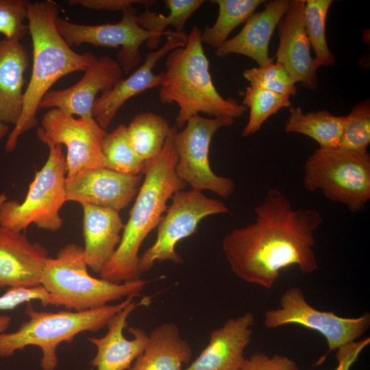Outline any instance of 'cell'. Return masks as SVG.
I'll use <instances>...</instances> for the list:
<instances>
[{"mask_svg": "<svg viewBox=\"0 0 370 370\" xmlns=\"http://www.w3.org/2000/svg\"><path fill=\"white\" fill-rule=\"evenodd\" d=\"M254 223L226 234L222 247L232 271L241 280L271 288L280 272L297 265L304 274L318 269L314 232L323 223L312 208L295 209L280 190H268L254 208Z\"/></svg>", "mask_w": 370, "mask_h": 370, "instance_id": "1", "label": "cell"}, {"mask_svg": "<svg viewBox=\"0 0 370 370\" xmlns=\"http://www.w3.org/2000/svg\"><path fill=\"white\" fill-rule=\"evenodd\" d=\"M59 12V5L53 0L27 2L28 32L33 45L32 71L24 92L22 113L5 143L8 152L15 149L23 133L38 125V105L51 87L65 75L85 71L97 59L92 53L75 52L66 43L56 25Z\"/></svg>", "mask_w": 370, "mask_h": 370, "instance_id": "2", "label": "cell"}, {"mask_svg": "<svg viewBox=\"0 0 370 370\" xmlns=\"http://www.w3.org/2000/svg\"><path fill=\"white\" fill-rule=\"evenodd\" d=\"M177 162V154L171 136L166 139L161 152L145 162V178L125 224L120 243L101 271V278L115 283L141 278L140 247L151 231L158 225L167 210L169 199L186 186L176 174Z\"/></svg>", "mask_w": 370, "mask_h": 370, "instance_id": "3", "label": "cell"}, {"mask_svg": "<svg viewBox=\"0 0 370 370\" xmlns=\"http://www.w3.org/2000/svg\"><path fill=\"white\" fill-rule=\"evenodd\" d=\"M201 34V29L194 25L185 45L170 51L165 61L159 98L162 103L177 105L178 128L184 127L189 119L201 112L214 118L234 119L247 109L232 98H224L215 88Z\"/></svg>", "mask_w": 370, "mask_h": 370, "instance_id": "4", "label": "cell"}, {"mask_svg": "<svg viewBox=\"0 0 370 370\" xmlns=\"http://www.w3.org/2000/svg\"><path fill=\"white\" fill-rule=\"evenodd\" d=\"M148 282L140 278L115 283L91 276L84 249L74 243L66 245L55 258L46 260L40 278V284L49 294V305L78 312L103 307L123 297H136Z\"/></svg>", "mask_w": 370, "mask_h": 370, "instance_id": "5", "label": "cell"}, {"mask_svg": "<svg viewBox=\"0 0 370 370\" xmlns=\"http://www.w3.org/2000/svg\"><path fill=\"white\" fill-rule=\"evenodd\" d=\"M134 297L130 296L116 304L79 312L38 311L28 303L25 313L29 320L16 332L0 333V357H10L27 346H38L42 352L41 369L54 370L58 365L56 350L60 343L72 342L81 332H97L103 328Z\"/></svg>", "mask_w": 370, "mask_h": 370, "instance_id": "6", "label": "cell"}, {"mask_svg": "<svg viewBox=\"0 0 370 370\" xmlns=\"http://www.w3.org/2000/svg\"><path fill=\"white\" fill-rule=\"evenodd\" d=\"M44 166L35 174L23 202L7 198L0 204V225L22 232L31 225L52 232L63 223L60 210L66 201V156L62 146L50 142Z\"/></svg>", "mask_w": 370, "mask_h": 370, "instance_id": "7", "label": "cell"}, {"mask_svg": "<svg viewBox=\"0 0 370 370\" xmlns=\"http://www.w3.org/2000/svg\"><path fill=\"white\" fill-rule=\"evenodd\" d=\"M303 184L329 200L361 211L370 199V155L336 149H316L304 164Z\"/></svg>", "mask_w": 370, "mask_h": 370, "instance_id": "8", "label": "cell"}, {"mask_svg": "<svg viewBox=\"0 0 370 370\" xmlns=\"http://www.w3.org/2000/svg\"><path fill=\"white\" fill-rule=\"evenodd\" d=\"M231 118H205L199 114L188 120L184 127L172 135L177 154L175 172L178 177L191 189L208 190L223 198H228L235 189L230 177L215 174L209 161L211 140L219 129L232 125Z\"/></svg>", "mask_w": 370, "mask_h": 370, "instance_id": "9", "label": "cell"}, {"mask_svg": "<svg viewBox=\"0 0 370 370\" xmlns=\"http://www.w3.org/2000/svg\"><path fill=\"white\" fill-rule=\"evenodd\" d=\"M171 198V204L157 226L155 242L140 257L139 270L142 275L149 271L156 262L181 263L182 257L175 250L177 243L193 234L204 218L229 213L224 203L206 197L201 191L181 190Z\"/></svg>", "mask_w": 370, "mask_h": 370, "instance_id": "10", "label": "cell"}, {"mask_svg": "<svg viewBox=\"0 0 370 370\" xmlns=\"http://www.w3.org/2000/svg\"><path fill=\"white\" fill-rule=\"evenodd\" d=\"M120 21L115 23L86 25L72 23L60 18L56 19V25L62 37L71 47L82 44L95 47L118 48L116 61L123 71L127 74L141 61L140 48L145 42L149 49L155 50L162 36H168L172 29L166 34L150 32L141 27L137 22V10L131 5L124 10Z\"/></svg>", "mask_w": 370, "mask_h": 370, "instance_id": "11", "label": "cell"}, {"mask_svg": "<svg viewBox=\"0 0 370 370\" xmlns=\"http://www.w3.org/2000/svg\"><path fill=\"white\" fill-rule=\"evenodd\" d=\"M280 308L265 312L264 325L269 329L296 324L314 330L326 340L328 351L317 362L339 347L360 338L370 326L369 313L356 318H345L333 312L315 309L306 301L303 291L291 287L282 295Z\"/></svg>", "mask_w": 370, "mask_h": 370, "instance_id": "12", "label": "cell"}, {"mask_svg": "<svg viewBox=\"0 0 370 370\" xmlns=\"http://www.w3.org/2000/svg\"><path fill=\"white\" fill-rule=\"evenodd\" d=\"M106 133L93 117L75 118L67 112L51 108L43 115L37 136L43 143L66 147L69 179L86 170L106 167L101 148Z\"/></svg>", "mask_w": 370, "mask_h": 370, "instance_id": "13", "label": "cell"}, {"mask_svg": "<svg viewBox=\"0 0 370 370\" xmlns=\"http://www.w3.org/2000/svg\"><path fill=\"white\" fill-rule=\"evenodd\" d=\"M141 184L140 175L122 173L106 167L89 169L66 178V201L120 212L133 200Z\"/></svg>", "mask_w": 370, "mask_h": 370, "instance_id": "14", "label": "cell"}, {"mask_svg": "<svg viewBox=\"0 0 370 370\" xmlns=\"http://www.w3.org/2000/svg\"><path fill=\"white\" fill-rule=\"evenodd\" d=\"M162 47L145 56L143 64L128 77L121 79L110 90L101 94L95 101L92 116L106 130L117 112L130 98L156 86L162 82V72L153 70L158 62L172 50L185 45L188 35L184 32L172 31Z\"/></svg>", "mask_w": 370, "mask_h": 370, "instance_id": "15", "label": "cell"}, {"mask_svg": "<svg viewBox=\"0 0 370 370\" xmlns=\"http://www.w3.org/2000/svg\"><path fill=\"white\" fill-rule=\"evenodd\" d=\"M123 73L116 60L107 56L97 58L77 83L65 89L49 90L38 110L58 108L79 117L92 118L97 95L110 90Z\"/></svg>", "mask_w": 370, "mask_h": 370, "instance_id": "16", "label": "cell"}, {"mask_svg": "<svg viewBox=\"0 0 370 370\" xmlns=\"http://www.w3.org/2000/svg\"><path fill=\"white\" fill-rule=\"evenodd\" d=\"M305 0H291L288 10L279 22V45L276 62L282 64L295 83L314 90L318 87L317 71L319 68L310 54L304 21Z\"/></svg>", "mask_w": 370, "mask_h": 370, "instance_id": "17", "label": "cell"}, {"mask_svg": "<svg viewBox=\"0 0 370 370\" xmlns=\"http://www.w3.org/2000/svg\"><path fill=\"white\" fill-rule=\"evenodd\" d=\"M5 199V195H0V204ZM48 258V251L42 245L32 243L21 232L0 225V288L40 285Z\"/></svg>", "mask_w": 370, "mask_h": 370, "instance_id": "18", "label": "cell"}, {"mask_svg": "<svg viewBox=\"0 0 370 370\" xmlns=\"http://www.w3.org/2000/svg\"><path fill=\"white\" fill-rule=\"evenodd\" d=\"M149 297L136 303L134 300L114 315L106 325L108 332L101 338L89 337L88 341L97 347V354L90 363L97 370H126L145 350L149 335L141 328L130 327L132 340L126 338L123 330L127 325L129 315L138 306H147Z\"/></svg>", "mask_w": 370, "mask_h": 370, "instance_id": "19", "label": "cell"}, {"mask_svg": "<svg viewBox=\"0 0 370 370\" xmlns=\"http://www.w3.org/2000/svg\"><path fill=\"white\" fill-rule=\"evenodd\" d=\"M255 322L251 312L227 320L213 330L209 343L198 357L184 370H241L244 350L251 340Z\"/></svg>", "mask_w": 370, "mask_h": 370, "instance_id": "20", "label": "cell"}, {"mask_svg": "<svg viewBox=\"0 0 370 370\" xmlns=\"http://www.w3.org/2000/svg\"><path fill=\"white\" fill-rule=\"evenodd\" d=\"M291 0H273L267 3L264 9L254 13L245 23L241 31L227 40L215 54L220 58L236 53L254 60L258 67L273 63L269 56L271 38L279 22L285 14Z\"/></svg>", "mask_w": 370, "mask_h": 370, "instance_id": "21", "label": "cell"}, {"mask_svg": "<svg viewBox=\"0 0 370 370\" xmlns=\"http://www.w3.org/2000/svg\"><path fill=\"white\" fill-rule=\"evenodd\" d=\"M82 206L84 258L88 267L100 274L120 243L125 224L115 210L91 204Z\"/></svg>", "mask_w": 370, "mask_h": 370, "instance_id": "22", "label": "cell"}, {"mask_svg": "<svg viewBox=\"0 0 370 370\" xmlns=\"http://www.w3.org/2000/svg\"><path fill=\"white\" fill-rule=\"evenodd\" d=\"M28 53L20 41L0 40V121L14 126L23 110Z\"/></svg>", "mask_w": 370, "mask_h": 370, "instance_id": "23", "label": "cell"}, {"mask_svg": "<svg viewBox=\"0 0 370 370\" xmlns=\"http://www.w3.org/2000/svg\"><path fill=\"white\" fill-rule=\"evenodd\" d=\"M192 356L191 346L177 325L164 323L151 331L145 350L129 370H184L182 365Z\"/></svg>", "mask_w": 370, "mask_h": 370, "instance_id": "24", "label": "cell"}, {"mask_svg": "<svg viewBox=\"0 0 370 370\" xmlns=\"http://www.w3.org/2000/svg\"><path fill=\"white\" fill-rule=\"evenodd\" d=\"M289 112L285 132L307 136L315 140L321 149L338 147L344 116H334L327 110L304 114L299 106H291Z\"/></svg>", "mask_w": 370, "mask_h": 370, "instance_id": "25", "label": "cell"}, {"mask_svg": "<svg viewBox=\"0 0 370 370\" xmlns=\"http://www.w3.org/2000/svg\"><path fill=\"white\" fill-rule=\"evenodd\" d=\"M175 130L164 117L153 112L136 114L127 126V134L132 148L145 162L161 152L166 139Z\"/></svg>", "mask_w": 370, "mask_h": 370, "instance_id": "26", "label": "cell"}, {"mask_svg": "<svg viewBox=\"0 0 370 370\" xmlns=\"http://www.w3.org/2000/svg\"><path fill=\"white\" fill-rule=\"evenodd\" d=\"M219 8L217 20L212 27H205L201 40L216 49L226 40L232 30L245 23L254 13L262 0H214Z\"/></svg>", "mask_w": 370, "mask_h": 370, "instance_id": "27", "label": "cell"}, {"mask_svg": "<svg viewBox=\"0 0 370 370\" xmlns=\"http://www.w3.org/2000/svg\"><path fill=\"white\" fill-rule=\"evenodd\" d=\"M101 148L106 168L130 175L143 173L145 161L132 148L125 124H121L111 132L105 134Z\"/></svg>", "mask_w": 370, "mask_h": 370, "instance_id": "28", "label": "cell"}, {"mask_svg": "<svg viewBox=\"0 0 370 370\" xmlns=\"http://www.w3.org/2000/svg\"><path fill=\"white\" fill-rule=\"evenodd\" d=\"M332 0H305L304 21L305 32L315 53L319 67L331 66L335 58L327 43L325 22Z\"/></svg>", "mask_w": 370, "mask_h": 370, "instance_id": "29", "label": "cell"}, {"mask_svg": "<svg viewBox=\"0 0 370 370\" xmlns=\"http://www.w3.org/2000/svg\"><path fill=\"white\" fill-rule=\"evenodd\" d=\"M243 105L249 108V116L242 135L249 136L258 132L265 121L283 108L291 107L290 97L266 89L247 87Z\"/></svg>", "mask_w": 370, "mask_h": 370, "instance_id": "30", "label": "cell"}, {"mask_svg": "<svg viewBox=\"0 0 370 370\" xmlns=\"http://www.w3.org/2000/svg\"><path fill=\"white\" fill-rule=\"evenodd\" d=\"M204 2L203 0H166L164 3L169 10L168 15L158 14L145 7V11L137 15V22L150 32L166 34L168 30L164 29L169 25H172L175 32H183L186 21Z\"/></svg>", "mask_w": 370, "mask_h": 370, "instance_id": "31", "label": "cell"}, {"mask_svg": "<svg viewBox=\"0 0 370 370\" xmlns=\"http://www.w3.org/2000/svg\"><path fill=\"white\" fill-rule=\"evenodd\" d=\"M370 143V101L355 105L344 116L342 136L338 148L354 152H367Z\"/></svg>", "mask_w": 370, "mask_h": 370, "instance_id": "32", "label": "cell"}, {"mask_svg": "<svg viewBox=\"0 0 370 370\" xmlns=\"http://www.w3.org/2000/svg\"><path fill=\"white\" fill-rule=\"evenodd\" d=\"M243 77L250 86L266 89L285 96H294L297 87L292 76L280 63H272L264 67L246 69Z\"/></svg>", "mask_w": 370, "mask_h": 370, "instance_id": "33", "label": "cell"}, {"mask_svg": "<svg viewBox=\"0 0 370 370\" xmlns=\"http://www.w3.org/2000/svg\"><path fill=\"white\" fill-rule=\"evenodd\" d=\"M26 0H0V34L8 40L20 41L28 32Z\"/></svg>", "mask_w": 370, "mask_h": 370, "instance_id": "34", "label": "cell"}, {"mask_svg": "<svg viewBox=\"0 0 370 370\" xmlns=\"http://www.w3.org/2000/svg\"><path fill=\"white\" fill-rule=\"evenodd\" d=\"M32 300H38L44 306L49 305L50 296L41 284L34 286L10 287L0 296V310H13L19 305Z\"/></svg>", "mask_w": 370, "mask_h": 370, "instance_id": "35", "label": "cell"}, {"mask_svg": "<svg viewBox=\"0 0 370 370\" xmlns=\"http://www.w3.org/2000/svg\"><path fill=\"white\" fill-rule=\"evenodd\" d=\"M241 370H300L287 356L278 354L270 357L262 352H255L245 358Z\"/></svg>", "mask_w": 370, "mask_h": 370, "instance_id": "36", "label": "cell"}, {"mask_svg": "<svg viewBox=\"0 0 370 370\" xmlns=\"http://www.w3.org/2000/svg\"><path fill=\"white\" fill-rule=\"evenodd\" d=\"M156 1L148 0H69L70 5H80L95 10L123 11L134 3H142L145 7H150Z\"/></svg>", "mask_w": 370, "mask_h": 370, "instance_id": "37", "label": "cell"}, {"mask_svg": "<svg viewBox=\"0 0 370 370\" xmlns=\"http://www.w3.org/2000/svg\"><path fill=\"white\" fill-rule=\"evenodd\" d=\"M369 343L370 338L368 336L339 347L336 349L337 366L334 370H350L360 354Z\"/></svg>", "mask_w": 370, "mask_h": 370, "instance_id": "38", "label": "cell"}, {"mask_svg": "<svg viewBox=\"0 0 370 370\" xmlns=\"http://www.w3.org/2000/svg\"><path fill=\"white\" fill-rule=\"evenodd\" d=\"M11 321V317L8 315H1L0 316V333H3L8 327L9 326Z\"/></svg>", "mask_w": 370, "mask_h": 370, "instance_id": "39", "label": "cell"}, {"mask_svg": "<svg viewBox=\"0 0 370 370\" xmlns=\"http://www.w3.org/2000/svg\"><path fill=\"white\" fill-rule=\"evenodd\" d=\"M9 132V127L8 125L3 123L0 121V139L7 135Z\"/></svg>", "mask_w": 370, "mask_h": 370, "instance_id": "40", "label": "cell"}]
</instances>
